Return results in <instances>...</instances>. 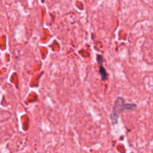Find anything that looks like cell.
<instances>
[{
	"label": "cell",
	"instance_id": "6da1fadb",
	"mask_svg": "<svg viewBox=\"0 0 153 153\" xmlns=\"http://www.w3.org/2000/svg\"><path fill=\"white\" fill-rule=\"evenodd\" d=\"M136 108L135 105L131 104H125V101L121 97H118L115 102L114 106L113 111H112V123H117L118 120L119 115L120 114L121 112H123L125 110H131Z\"/></svg>",
	"mask_w": 153,
	"mask_h": 153
},
{
	"label": "cell",
	"instance_id": "7a4b0ae2",
	"mask_svg": "<svg viewBox=\"0 0 153 153\" xmlns=\"http://www.w3.org/2000/svg\"><path fill=\"white\" fill-rule=\"evenodd\" d=\"M97 61L99 62V65H100V73L101 74L102 80L105 81L107 79V72L105 70V68L102 66V58L100 55L97 56Z\"/></svg>",
	"mask_w": 153,
	"mask_h": 153
}]
</instances>
